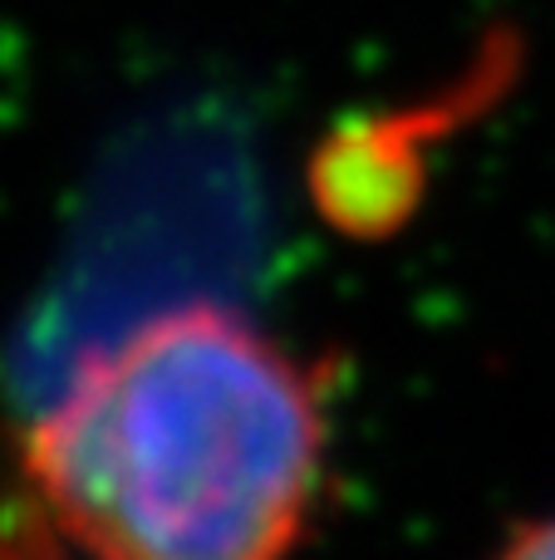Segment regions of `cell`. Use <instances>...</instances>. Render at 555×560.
Segmentation results:
<instances>
[{"instance_id": "1", "label": "cell", "mask_w": 555, "mask_h": 560, "mask_svg": "<svg viewBox=\"0 0 555 560\" xmlns=\"http://www.w3.org/2000/svg\"><path fill=\"white\" fill-rule=\"evenodd\" d=\"M324 463L320 369L212 300L98 345L20 438L45 526L84 560H295Z\"/></svg>"}, {"instance_id": "2", "label": "cell", "mask_w": 555, "mask_h": 560, "mask_svg": "<svg viewBox=\"0 0 555 560\" xmlns=\"http://www.w3.org/2000/svg\"><path fill=\"white\" fill-rule=\"evenodd\" d=\"M492 560H555V512L521 522L517 532L492 551Z\"/></svg>"}]
</instances>
